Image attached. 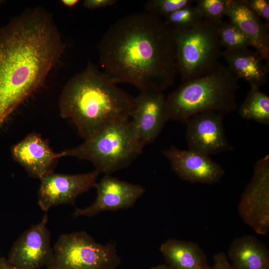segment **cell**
I'll list each match as a JSON object with an SVG mask.
<instances>
[{
  "label": "cell",
  "mask_w": 269,
  "mask_h": 269,
  "mask_svg": "<svg viewBox=\"0 0 269 269\" xmlns=\"http://www.w3.org/2000/svg\"><path fill=\"white\" fill-rule=\"evenodd\" d=\"M120 263L114 244H99L81 231L59 237L46 269H116Z\"/></svg>",
  "instance_id": "7"
},
{
  "label": "cell",
  "mask_w": 269,
  "mask_h": 269,
  "mask_svg": "<svg viewBox=\"0 0 269 269\" xmlns=\"http://www.w3.org/2000/svg\"><path fill=\"white\" fill-rule=\"evenodd\" d=\"M61 3L65 6L68 8H72L76 6L80 2L79 0H62Z\"/></svg>",
  "instance_id": "29"
},
{
  "label": "cell",
  "mask_w": 269,
  "mask_h": 269,
  "mask_svg": "<svg viewBox=\"0 0 269 269\" xmlns=\"http://www.w3.org/2000/svg\"><path fill=\"white\" fill-rule=\"evenodd\" d=\"M116 1L115 0H86L83 5L89 9H96L111 6Z\"/></svg>",
  "instance_id": "27"
},
{
  "label": "cell",
  "mask_w": 269,
  "mask_h": 269,
  "mask_svg": "<svg viewBox=\"0 0 269 269\" xmlns=\"http://www.w3.org/2000/svg\"><path fill=\"white\" fill-rule=\"evenodd\" d=\"M244 223L257 234L269 231V155L255 164L252 178L243 192L238 206Z\"/></svg>",
  "instance_id": "8"
},
{
  "label": "cell",
  "mask_w": 269,
  "mask_h": 269,
  "mask_svg": "<svg viewBox=\"0 0 269 269\" xmlns=\"http://www.w3.org/2000/svg\"><path fill=\"white\" fill-rule=\"evenodd\" d=\"M160 251L171 269H211L206 254L193 242L168 239Z\"/></svg>",
  "instance_id": "18"
},
{
  "label": "cell",
  "mask_w": 269,
  "mask_h": 269,
  "mask_svg": "<svg viewBox=\"0 0 269 269\" xmlns=\"http://www.w3.org/2000/svg\"><path fill=\"white\" fill-rule=\"evenodd\" d=\"M45 214L38 223L33 225L16 241L7 259L20 269H39L50 262L53 256L51 238Z\"/></svg>",
  "instance_id": "10"
},
{
  "label": "cell",
  "mask_w": 269,
  "mask_h": 269,
  "mask_svg": "<svg viewBox=\"0 0 269 269\" xmlns=\"http://www.w3.org/2000/svg\"><path fill=\"white\" fill-rule=\"evenodd\" d=\"M220 22L203 19L188 29L171 28L177 71L182 82L209 72L219 63L222 55L218 32Z\"/></svg>",
  "instance_id": "6"
},
{
  "label": "cell",
  "mask_w": 269,
  "mask_h": 269,
  "mask_svg": "<svg viewBox=\"0 0 269 269\" xmlns=\"http://www.w3.org/2000/svg\"><path fill=\"white\" fill-rule=\"evenodd\" d=\"M239 114L246 120H253L264 125L269 124V97L260 90V88L251 87Z\"/></svg>",
  "instance_id": "20"
},
{
  "label": "cell",
  "mask_w": 269,
  "mask_h": 269,
  "mask_svg": "<svg viewBox=\"0 0 269 269\" xmlns=\"http://www.w3.org/2000/svg\"><path fill=\"white\" fill-rule=\"evenodd\" d=\"M103 72L113 83L132 84L140 92H163L176 74L172 29L145 11L119 18L97 45Z\"/></svg>",
  "instance_id": "1"
},
{
  "label": "cell",
  "mask_w": 269,
  "mask_h": 269,
  "mask_svg": "<svg viewBox=\"0 0 269 269\" xmlns=\"http://www.w3.org/2000/svg\"><path fill=\"white\" fill-rule=\"evenodd\" d=\"M233 269H263L269 265L267 247L252 236L235 239L229 250Z\"/></svg>",
  "instance_id": "19"
},
{
  "label": "cell",
  "mask_w": 269,
  "mask_h": 269,
  "mask_svg": "<svg viewBox=\"0 0 269 269\" xmlns=\"http://www.w3.org/2000/svg\"><path fill=\"white\" fill-rule=\"evenodd\" d=\"M192 0H149L144 4L145 11L163 19L173 12L192 4Z\"/></svg>",
  "instance_id": "23"
},
{
  "label": "cell",
  "mask_w": 269,
  "mask_h": 269,
  "mask_svg": "<svg viewBox=\"0 0 269 269\" xmlns=\"http://www.w3.org/2000/svg\"><path fill=\"white\" fill-rule=\"evenodd\" d=\"M0 1H0V3L1 2Z\"/></svg>",
  "instance_id": "32"
},
{
  "label": "cell",
  "mask_w": 269,
  "mask_h": 269,
  "mask_svg": "<svg viewBox=\"0 0 269 269\" xmlns=\"http://www.w3.org/2000/svg\"><path fill=\"white\" fill-rule=\"evenodd\" d=\"M214 264L211 269H233L227 257L223 252H220L214 256Z\"/></svg>",
  "instance_id": "26"
},
{
  "label": "cell",
  "mask_w": 269,
  "mask_h": 269,
  "mask_svg": "<svg viewBox=\"0 0 269 269\" xmlns=\"http://www.w3.org/2000/svg\"><path fill=\"white\" fill-rule=\"evenodd\" d=\"M134 107V99L90 62L67 82L59 101L61 117L70 119L85 139L129 120Z\"/></svg>",
  "instance_id": "3"
},
{
  "label": "cell",
  "mask_w": 269,
  "mask_h": 269,
  "mask_svg": "<svg viewBox=\"0 0 269 269\" xmlns=\"http://www.w3.org/2000/svg\"><path fill=\"white\" fill-rule=\"evenodd\" d=\"M13 158L27 172L29 176L41 179L53 172L60 152H56L48 142L35 133L27 135L11 149Z\"/></svg>",
  "instance_id": "15"
},
{
  "label": "cell",
  "mask_w": 269,
  "mask_h": 269,
  "mask_svg": "<svg viewBox=\"0 0 269 269\" xmlns=\"http://www.w3.org/2000/svg\"><path fill=\"white\" fill-rule=\"evenodd\" d=\"M149 269H171L167 265L161 264L153 267Z\"/></svg>",
  "instance_id": "30"
},
{
  "label": "cell",
  "mask_w": 269,
  "mask_h": 269,
  "mask_svg": "<svg viewBox=\"0 0 269 269\" xmlns=\"http://www.w3.org/2000/svg\"><path fill=\"white\" fill-rule=\"evenodd\" d=\"M263 269H269V265L267 266L265 268H263Z\"/></svg>",
  "instance_id": "31"
},
{
  "label": "cell",
  "mask_w": 269,
  "mask_h": 269,
  "mask_svg": "<svg viewBox=\"0 0 269 269\" xmlns=\"http://www.w3.org/2000/svg\"><path fill=\"white\" fill-rule=\"evenodd\" d=\"M100 173L96 171L77 174L51 173L40 180L38 190V204L47 211L52 207L74 205L76 197L95 187Z\"/></svg>",
  "instance_id": "9"
},
{
  "label": "cell",
  "mask_w": 269,
  "mask_h": 269,
  "mask_svg": "<svg viewBox=\"0 0 269 269\" xmlns=\"http://www.w3.org/2000/svg\"><path fill=\"white\" fill-rule=\"evenodd\" d=\"M162 153L169 161L172 170L183 180L212 184L219 182L225 174L221 165L200 152L173 146L162 150Z\"/></svg>",
  "instance_id": "14"
},
{
  "label": "cell",
  "mask_w": 269,
  "mask_h": 269,
  "mask_svg": "<svg viewBox=\"0 0 269 269\" xmlns=\"http://www.w3.org/2000/svg\"><path fill=\"white\" fill-rule=\"evenodd\" d=\"M0 269H20L10 264L7 259L0 258Z\"/></svg>",
  "instance_id": "28"
},
{
  "label": "cell",
  "mask_w": 269,
  "mask_h": 269,
  "mask_svg": "<svg viewBox=\"0 0 269 269\" xmlns=\"http://www.w3.org/2000/svg\"><path fill=\"white\" fill-rule=\"evenodd\" d=\"M230 71L239 80L248 82L251 87L260 88L267 81L269 63L255 51L249 48L225 50L222 52Z\"/></svg>",
  "instance_id": "17"
},
{
  "label": "cell",
  "mask_w": 269,
  "mask_h": 269,
  "mask_svg": "<svg viewBox=\"0 0 269 269\" xmlns=\"http://www.w3.org/2000/svg\"><path fill=\"white\" fill-rule=\"evenodd\" d=\"M244 1L255 15L269 25V0H244Z\"/></svg>",
  "instance_id": "25"
},
{
  "label": "cell",
  "mask_w": 269,
  "mask_h": 269,
  "mask_svg": "<svg viewBox=\"0 0 269 269\" xmlns=\"http://www.w3.org/2000/svg\"><path fill=\"white\" fill-rule=\"evenodd\" d=\"M143 147L128 120L111 125L81 144L60 153L61 157L87 160L99 173L110 175L130 165Z\"/></svg>",
  "instance_id": "5"
},
{
  "label": "cell",
  "mask_w": 269,
  "mask_h": 269,
  "mask_svg": "<svg viewBox=\"0 0 269 269\" xmlns=\"http://www.w3.org/2000/svg\"><path fill=\"white\" fill-rule=\"evenodd\" d=\"M218 36L221 46L226 50H235L252 47L249 38L235 23L222 20L218 25Z\"/></svg>",
  "instance_id": "21"
},
{
  "label": "cell",
  "mask_w": 269,
  "mask_h": 269,
  "mask_svg": "<svg viewBox=\"0 0 269 269\" xmlns=\"http://www.w3.org/2000/svg\"><path fill=\"white\" fill-rule=\"evenodd\" d=\"M226 16L249 38L252 47L269 63V25L247 6L244 0H227Z\"/></svg>",
  "instance_id": "16"
},
{
  "label": "cell",
  "mask_w": 269,
  "mask_h": 269,
  "mask_svg": "<svg viewBox=\"0 0 269 269\" xmlns=\"http://www.w3.org/2000/svg\"><path fill=\"white\" fill-rule=\"evenodd\" d=\"M134 99L131 122L143 146L155 140L169 121L166 97L163 92H146Z\"/></svg>",
  "instance_id": "13"
},
{
  "label": "cell",
  "mask_w": 269,
  "mask_h": 269,
  "mask_svg": "<svg viewBox=\"0 0 269 269\" xmlns=\"http://www.w3.org/2000/svg\"><path fill=\"white\" fill-rule=\"evenodd\" d=\"M224 114L216 111L196 114L186 122L189 149L210 155L232 150L223 126Z\"/></svg>",
  "instance_id": "11"
},
{
  "label": "cell",
  "mask_w": 269,
  "mask_h": 269,
  "mask_svg": "<svg viewBox=\"0 0 269 269\" xmlns=\"http://www.w3.org/2000/svg\"><path fill=\"white\" fill-rule=\"evenodd\" d=\"M65 49L52 15L41 6L25 10L0 27V130L43 86Z\"/></svg>",
  "instance_id": "2"
},
{
  "label": "cell",
  "mask_w": 269,
  "mask_h": 269,
  "mask_svg": "<svg viewBox=\"0 0 269 269\" xmlns=\"http://www.w3.org/2000/svg\"><path fill=\"white\" fill-rule=\"evenodd\" d=\"M203 18L196 5L192 4L181 8L167 16L163 20L169 27L176 29L191 28L199 22Z\"/></svg>",
  "instance_id": "22"
},
{
  "label": "cell",
  "mask_w": 269,
  "mask_h": 269,
  "mask_svg": "<svg viewBox=\"0 0 269 269\" xmlns=\"http://www.w3.org/2000/svg\"><path fill=\"white\" fill-rule=\"evenodd\" d=\"M95 187L97 196L90 206L77 208L73 215L92 217L105 211H116L132 207L145 192L140 185L121 180L111 175H105Z\"/></svg>",
  "instance_id": "12"
},
{
  "label": "cell",
  "mask_w": 269,
  "mask_h": 269,
  "mask_svg": "<svg viewBox=\"0 0 269 269\" xmlns=\"http://www.w3.org/2000/svg\"><path fill=\"white\" fill-rule=\"evenodd\" d=\"M238 81L228 66L220 63L209 72L183 81L166 97L169 120L186 124L199 113L232 112L237 108Z\"/></svg>",
  "instance_id": "4"
},
{
  "label": "cell",
  "mask_w": 269,
  "mask_h": 269,
  "mask_svg": "<svg viewBox=\"0 0 269 269\" xmlns=\"http://www.w3.org/2000/svg\"><path fill=\"white\" fill-rule=\"evenodd\" d=\"M196 1V6L204 19L220 22L226 15L227 0H198Z\"/></svg>",
  "instance_id": "24"
}]
</instances>
